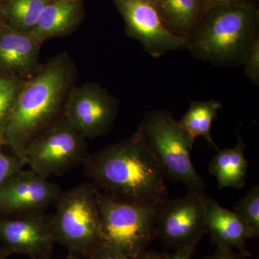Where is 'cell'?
<instances>
[{"mask_svg":"<svg viewBox=\"0 0 259 259\" xmlns=\"http://www.w3.org/2000/svg\"><path fill=\"white\" fill-rule=\"evenodd\" d=\"M83 166L95 188L116 198L156 207L168 198L164 174L138 131L89 153Z\"/></svg>","mask_w":259,"mask_h":259,"instance_id":"cell-1","label":"cell"},{"mask_svg":"<svg viewBox=\"0 0 259 259\" xmlns=\"http://www.w3.org/2000/svg\"><path fill=\"white\" fill-rule=\"evenodd\" d=\"M73 76L72 64L63 54L49 61L20 89L3 143L25 165L29 144L58 120Z\"/></svg>","mask_w":259,"mask_h":259,"instance_id":"cell-2","label":"cell"},{"mask_svg":"<svg viewBox=\"0 0 259 259\" xmlns=\"http://www.w3.org/2000/svg\"><path fill=\"white\" fill-rule=\"evenodd\" d=\"M258 28L256 5L216 7L204 15L187 49L195 59L215 66H241Z\"/></svg>","mask_w":259,"mask_h":259,"instance_id":"cell-3","label":"cell"},{"mask_svg":"<svg viewBox=\"0 0 259 259\" xmlns=\"http://www.w3.org/2000/svg\"><path fill=\"white\" fill-rule=\"evenodd\" d=\"M101 222L102 243L125 259L148 250L156 238V206L122 200L95 188Z\"/></svg>","mask_w":259,"mask_h":259,"instance_id":"cell-4","label":"cell"},{"mask_svg":"<svg viewBox=\"0 0 259 259\" xmlns=\"http://www.w3.org/2000/svg\"><path fill=\"white\" fill-rule=\"evenodd\" d=\"M137 131L165 177L180 182L187 191L205 192V182L191 160L194 143L181 128L171 112L159 110L148 112Z\"/></svg>","mask_w":259,"mask_h":259,"instance_id":"cell-5","label":"cell"},{"mask_svg":"<svg viewBox=\"0 0 259 259\" xmlns=\"http://www.w3.org/2000/svg\"><path fill=\"white\" fill-rule=\"evenodd\" d=\"M53 214L56 243L69 253L88 258L102 243L101 222L95 186L90 182L62 191Z\"/></svg>","mask_w":259,"mask_h":259,"instance_id":"cell-6","label":"cell"},{"mask_svg":"<svg viewBox=\"0 0 259 259\" xmlns=\"http://www.w3.org/2000/svg\"><path fill=\"white\" fill-rule=\"evenodd\" d=\"M86 139L62 116L27 147L26 164L46 179L83 166L88 158Z\"/></svg>","mask_w":259,"mask_h":259,"instance_id":"cell-7","label":"cell"},{"mask_svg":"<svg viewBox=\"0 0 259 259\" xmlns=\"http://www.w3.org/2000/svg\"><path fill=\"white\" fill-rule=\"evenodd\" d=\"M205 192L187 191L185 197L167 199L156 211V238L165 246L178 250L198 245L207 233Z\"/></svg>","mask_w":259,"mask_h":259,"instance_id":"cell-8","label":"cell"},{"mask_svg":"<svg viewBox=\"0 0 259 259\" xmlns=\"http://www.w3.org/2000/svg\"><path fill=\"white\" fill-rule=\"evenodd\" d=\"M0 254L7 259L13 254L51 258L56 243L53 214L34 211L0 215Z\"/></svg>","mask_w":259,"mask_h":259,"instance_id":"cell-9","label":"cell"},{"mask_svg":"<svg viewBox=\"0 0 259 259\" xmlns=\"http://www.w3.org/2000/svg\"><path fill=\"white\" fill-rule=\"evenodd\" d=\"M118 112V102L97 83L74 87L70 90L63 116L85 139L108 134Z\"/></svg>","mask_w":259,"mask_h":259,"instance_id":"cell-10","label":"cell"},{"mask_svg":"<svg viewBox=\"0 0 259 259\" xmlns=\"http://www.w3.org/2000/svg\"><path fill=\"white\" fill-rule=\"evenodd\" d=\"M125 20L130 36L140 42L154 58L187 49L188 40L165 27L152 0H113Z\"/></svg>","mask_w":259,"mask_h":259,"instance_id":"cell-11","label":"cell"},{"mask_svg":"<svg viewBox=\"0 0 259 259\" xmlns=\"http://www.w3.org/2000/svg\"><path fill=\"white\" fill-rule=\"evenodd\" d=\"M61 192L59 185L22 168L0 188V215L45 211L55 204Z\"/></svg>","mask_w":259,"mask_h":259,"instance_id":"cell-12","label":"cell"},{"mask_svg":"<svg viewBox=\"0 0 259 259\" xmlns=\"http://www.w3.org/2000/svg\"><path fill=\"white\" fill-rule=\"evenodd\" d=\"M204 209L207 233L217 248L236 250L243 256H249L245 242L250 236L241 217L234 211L224 208L208 196L204 200Z\"/></svg>","mask_w":259,"mask_h":259,"instance_id":"cell-13","label":"cell"},{"mask_svg":"<svg viewBox=\"0 0 259 259\" xmlns=\"http://www.w3.org/2000/svg\"><path fill=\"white\" fill-rule=\"evenodd\" d=\"M41 42L30 32L13 28L0 30V69L26 75L36 69Z\"/></svg>","mask_w":259,"mask_h":259,"instance_id":"cell-14","label":"cell"},{"mask_svg":"<svg viewBox=\"0 0 259 259\" xmlns=\"http://www.w3.org/2000/svg\"><path fill=\"white\" fill-rule=\"evenodd\" d=\"M81 15L79 1L51 0L42 10L30 33L39 42L68 33L76 26Z\"/></svg>","mask_w":259,"mask_h":259,"instance_id":"cell-15","label":"cell"},{"mask_svg":"<svg viewBox=\"0 0 259 259\" xmlns=\"http://www.w3.org/2000/svg\"><path fill=\"white\" fill-rule=\"evenodd\" d=\"M153 4L165 27L187 40L204 15L202 0H153Z\"/></svg>","mask_w":259,"mask_h":259,"instance_id":"cell-16","label":"cell"},{"mask_svg":"<svg viewBox=\"0 0 259 259\" xmlns=\"http://www.w3.org/2000/svg\"><path fill=\"white\" fill-rule=\"evenodd\" d=\"M247 146L238 134L234 147L218 150L217 154L209 165V171L215 177L218 189H241L245 185L249 161L245 157Z\"/></svg>","mask_w":259,"mask_h":259,"instance_id":"cell-17","label":"cell"},{"mask_svg":"<svg viewBox=\"0 0 259 259\" xmlns=\"http://www.w3.org/2000/svg\"><path fill=\"white\" fill-rule=\"evenodd\" d=\"M222 107V103L214 100L192 102L187 112L178 120L179 125L194 143L197 138L202 137L218 151L219 148L211 136V127Z\"/></svg>","mask_w":259,"mask_h":259,"instance_id":"cell-18","label":"cell"},{"mask_svg":"<svg viewBox=\"0 0 259 259\" xmlns=\"http://www.w3.org/2000/svg\"><path fill=\"white\" fill-rule=\"evenodd\" d=\"M51 0H7L4 11L10 27L24 32H31L42 10Z\"/></svg>","mask_w":259,"mask_h":259,"instance_id":"cell-19","label":"cell"},{"mask_svg":"<svg viewBox=\"0 0 259 259\" xmlns=\"http://www.w3.org/2000/svg\"><path fill=\"white\" fill-rule=\"evenodd\" d=\"M22 86L18 79L0 75V143L3 145L5 128Z\"/></svg>","mask_w":259,"mask_h":259,"instance_id":"cell-20","label":"cell"},{"mask_svg":"<svg viewBox=\"0 0 259 259\" xmlns=\"http://www.w3.org/2000/svg\"><path fill=\"white\" fill-rule=\"evenodd\" d=\"M237 213L246 225L250 238L259 236V185L253 186L235 206Z\"/></svg>","mask_w":259,"mask_h":259,"instance_id":"cell-21","label":"cell"},{"mask_svg":"<svg viewBox=\"0 0 259 259\" xmlns=\"http://www.w3.org/2000/svg\"><path fill=\"white\" fill-rule=\"evenodd\" d=\"M245 76L255 86L259 84V35L255 37L243 59Z\"/></svg>","mask_w":259,"mask_h":259,"instance_id":"cell-22","label":"cell"},{"mask_svg":"<svg viewBox=\"0 0 259 259\" xmlns=\"http://www.w3.org/2000/svg\"><path fill=\"white\" fill-rule=\"evenodd\" d=\"M3 146L0 143V188L10 177L25 166L13 153L5 152Z\"/></svg>","mask_w":259,"mask_h":259,"instance_id":"cell-23","label":"cell"},{"mask_svg":"<svg viewBox=\"0 0 259 259\" xmlns=\"http://www.w3.org/2000/svg\"><path fill=\"white\" fill-rule=\"evenodd\" d=\"M258 0H202L204 13L216 7L225 5H256Z\"/></svg>","mask_w":259,"mask_h":259,"instance_id":"cell-24","label":"cell"},{"mask_svg":"<svg viewBox=\"0 0 259 259\" xmlns=\"http://www.w3.org/2000/svg\"><path fill=\"white\" fill-rule=\"evenodd\" d=\"M87 259H125L116 254L112 250L105 245L100 243L93 251L90 253Z\"/></svg>","mask_w":259,"mask_h":259,"instance_id":"cell-25","label":"cell"},{"mask_svg":"<svg viewBox=\"0 0 259 259\" xmlns=\"http://www.w3.org/2000/svg\"><path fill=\"white\" fill-rule=\"evenodd\" d=\"M245 258L246 257L243 256L235 250L217 248L213 254L205 257L203 259H245Z\"/></svg>","mask_w":259,"mask_h":259,"instance_id":"cell-26","label":"cell"},{"mask_svg":"<svg viewBox=\"0 0 259 259\" xmlns=\"http://www.w3.org/2000/svg\"><path fill=\"white\" fill-rule=\"evenodd\" d=\"M197 246V245H191L182 249L175 250L173 253H164L163 259H191Z\"/></svg>","mask_w":259,"mask_h":259,"instance_id":"cell-27","label":"cell"},{"mask_svg":"<svg viewBox=\"0 0 259 259\" xmlns=\"http://www.w3.org/2000/svg\"><path fill=\"white\" fill-rule=\"evenodd\" d=\"M164 253L156 250H146L134 259H163Z\"/></svg>","mask_w":259,"mask_h":259,"instance_id":"cell-28","label":"cell"},{"mask_svg":"<svg viewBox=\"0 0 259 259\" xmlns=\"http://www.w3.org/2000/svg\"><path fill=\"white\" fill-rule=\"evenodd\" d=\"M49 259H52V258H49ZM62 259H81V258H79V257L76 256V255H75L74 254H71V253H69L67 255H66L65 258Z\"/></svg>","mask_w":259,"mask_h":259,"instance_id":"cell-29","label":"cell"},{"mask_svg":"<svg viewBox=\"0 0 259 259\" xmlns=\"http://www.w3.org/2000/svg\"><path fill=\"white\" fill-rule=\"evenodd\" d=\"M0 259H7L6 258H5L4 256H3L1 254H0Z\"/></svg>","mask_w":259,"mask_h":259,"instance_id":"cell-30","label":"cell"},{"mask_svg":"<svg viewBox=\"0 0 259 259\" xmlns=\"http://www.w3.org/2000/svg\"><path fill=\"white\" fill-rule=\"evenodd\" d=\"M73 1H79V0H73Z\"/></svg>","mask_w":259,"mask_h":259,"instance_id":"cell-31","label":"cell"},{"mask_svg":"<svg viewBox=\"0 0 259 259\" xmlns=\"http://www.w3.org/2000/svg\"><path fill=\"white\" fill-rule=\"evenodd\" d=\"M152 1H153V0H152Z\"/></svg>","mask_w":259,"mask_h":259,"instance_id":"cell-32","label":"cell"}]
</instances>
